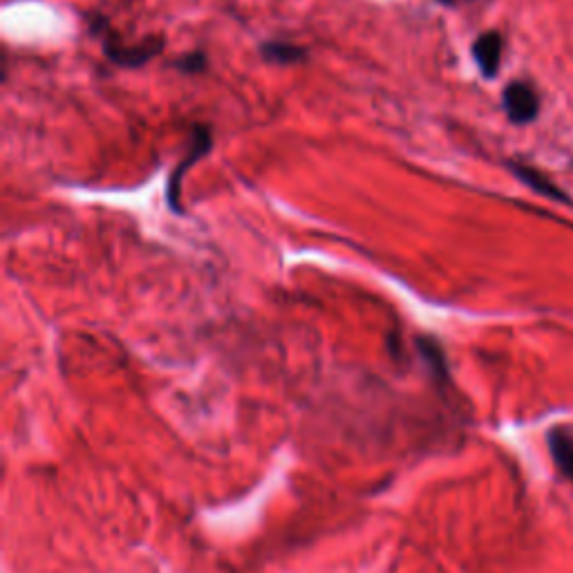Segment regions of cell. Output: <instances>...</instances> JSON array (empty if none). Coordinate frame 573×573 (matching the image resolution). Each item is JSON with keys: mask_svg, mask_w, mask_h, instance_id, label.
I'll return each instance as SVG.
<instances>
[{"mask_svg": "<svg viewBox=\"0 0 573 573\" xmlns=\"http://www.w3.org/2000/svg\"><path fill=\"white\" fill-rule=\"evenodd\" d=\"M417 350L437 379H448V363L441 345L432 336H417Z\"/></svg>", "mask_w": 573, "mask_h": 573, "instance_id": "8", "label": "cell"}, {"mask_svg": "<svg viewBox=\"0 0 573 573\" xmlns=\"http://www.w3.org/2000/svg\"><path fill=\"white\" fill-rule=\"evenodd\" d=\"M213 144H215V137H213V128L209 124H200V121H197V124L191 126L189 146H186V150L180 155V162L173 166V171L171 175H168V182H166L164 200L171 213L184 215L182 191H184L186 175H189V171L197 162H202V159L211 153Z\"/></svg>", "mask_w": 573, "mask_h": 573, "instance_id": "2", "label": "cell"}, {"mask_svg": "<svg viewBox=\"0 0 573 573\" xmlns=\"http://www.w3.org/2000/svg\"><path fill=\"white\" fill-rule=\"evenodd\" d=\"M509 168H511V173L518 177L522 184L529 186V189H533L538 195L547 197V200L558 202V204H571L567 193L562 191L558 184H553L547 175L540 173L538 168L526 166V164H520V162H509Z\"/></svg>", "mask_w": 573, "mask_h": 573, "instance_id": "5", "label": "cell"}, {"mask_svg": "<svg viewBox=\"0 0 573 573\" xmlns=\"http://www.w3.org/2000/svg\"><path fill=\"white\" fill-rule=\"evenodd\" d=\"M258 52L262 61L271 65H296L309 59V48L294 41L283 39H269L258 45Z\"/></svg>", "mask_w": 573, "mask_h": 573, "instance_id": "6", "label": "cell"}, {"mask_svg": "<svg viewBox=\"0 0 573 573\" xmlns=\"http://www.w3.org/2000/svg\"><path fill=\"white\" fill-rule=\"evenodd\" d=\"M502 103H504V112L509 117L511 124H531V121L538 117L540 110V101L535 97L533 88L526 86L522 81L509 83L502 92Z\"/></svg>", "mask_w": 573, "mask_h": 573, "instance_id": "3", "label": "cell"}, {"mask_svg": "<svg viewBox=\"0 0 573 573\" xmlns=\"http://www.w3.org/2000/svg\"><path fill=\"white\" fill-rule=\"evenodd\" d=\"M90 27H92V32H95L101 39L103 54H106V59L112 65H117V68H126V70L144 68L146 63L157 59V56L164 52L166 39L162 34H150L142 41L128 43V41L121 39L119 34L112 32V27L106 18L92 16Z\"/></svg>", "mask_w": 573, "mask_h": 573, "instance_id": "1", "label": "cell"}, {"mask_svg": "<svg viewBox=\"0 0 573 573\" xmlns=\"http://www.w3.org/2000/svg\"><path fill=\"white\" fill-rule=\"evenodd\" d=\"M209 54L204 50H191L182 56H177L173 61V68L180 70L182 74H189V77H195V74H204L209 70Z\"/></svg>", "mask_w": 573, "mask_h": 573, "instance_id": "9", "label": "cell"}, {"mask_svg": "<svg viewBox=\"0 0 573 573\" xmlns=\"http://www.w3.org/2000/svg\"><path fill=\"white\" fill-rule=\"evenodd\" d=\"M471 52H473V59L477 63L479 72H482L486 79H495L502 65V52H504L502 34L495 30L479 34L473 41Z\"/></svg>", "mask_w": 573, "mask_h": 573, "instance_id": "4", "label": "cell"}, {"mask_svg": "<svg viewBox=\"0 0 573 573\" xmlns=\"http://www.w3.org/2000/svg\"><path fill=\"white\" fill-rule=\"evenodd\" d=\"M547 446L558 471L573 482V432L569 428L549 430Z\"/></svg>", "mask_w": 573, "mask_h": 573, "instance_id": "7", "label": "cell"}]
</instances>
